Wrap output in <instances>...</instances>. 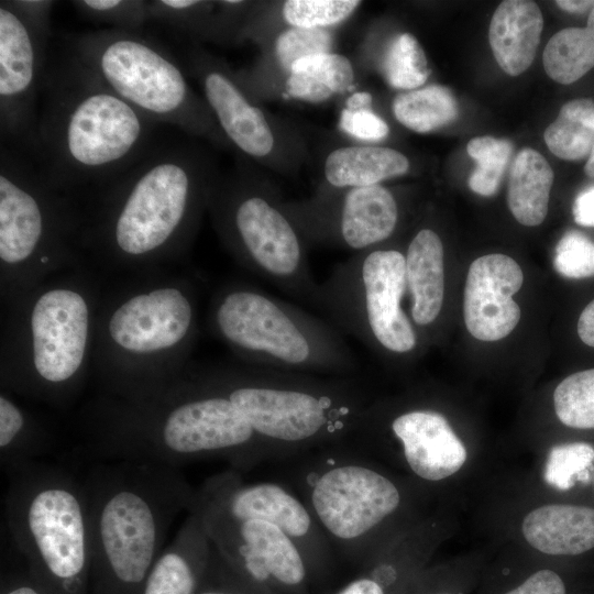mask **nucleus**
<instances>
[{"instance_id":"obj_1","label":"nucleus","mask_w":594,"mask_h":594,"mask_svg":"<svg viewBox=\"0 0 594 594\" xmlns=\"http://www.w3.org/2000/svg\"><path fill=\"white\" fill-rule=\"evenodd\" d=\"M211 186L197 153L162 135L133 166L81 200L88 263L131 275L178 262L193 243Z\"/></svg>"},{"instance_id":"obj_2","label":"nucleus","mask_w":594,"mask_h":594,"mask_svg":"<svg viewBox=\"0 0 594 594\" xmlns=\"http://www.w3.org/2000/svg\"><path fill=\"white\" fill-rule=\"evenodd\" d=\"M85 458L179 468L221 459L242 473L271 453L231 399L190 362L158 396L128 403L99 395L82 414Z\"/></svg>"},{"instance_id":"obj_3","label":"nucleus","mask_w":594,"mask_h":594,"mask_svg":"<svg viewBox=\"0 0 594 594\" xmlns=\"http://www.w3.org/2000/svg\"><path fill=\"white\" fill-rule=\"evenodd\" d=\"M162 127L109 89L63 41L50 52L31 161L53 188L81 201L140 161Z\"/></svg>"},{"instance_id":"obj_4","label":"nucleus","mask_w":594,"mask_h":594,"mask_svg":"<svg viewBox=\"0 0 594 594\" xmlns=\"http://www.w3.org/2000/svg\"><path fill=\"white\" fill-rule=\"evenodd\" d=\"M128 278L101 294L92 374L102 395L142 403L158 396L191 362L198 295L190 279L164 270Z\"/></svg>"},{"instance_id":"obj_5","label":"nucleus","mask_w":594,"mask_h":594,"mask_svg":"<svg viewBox=\"0 0 594 594\" xmlns=\"http://www.w3.org/2000/svg\"><path fill=\"white\" fill-rule=\"evenodd\" d=\"M89 268L54 275L1 302V389L58 408L80 395L92 374L102 294Z\"/></svg>"},{"instance_id":"obj_6","label":"nucleus","mask_w":594,"mask_h":594,"mask_svg":"<svg viewBox=\"0 0 594 594\" xmlns=\"http://www.w3.org/2000/svg\"><path fill=\"white\" fill-rule=\"evenodd\" d=\"M90 551L89 594H141L168 530L196 490L179 468L97 461L81 480Z\"/></svg>"},{"instance_id":"obj_7","label":"nucleus","mask_w":594,"mask_h":594,"mask_svg":"<svg viewBox=\"0 0 594 594\" xmlns=\"http://www.w3.org/2000/svg\"><path fill=\"white\" fill-rule=\"evenodd\" d=\"M200 367L243 414L271 458H294L352 441L369 406L355 377L241 363Z\"/></svg>"},{"instance_id":"obj_8","label":"nucleus","mask_w":594,"mask_h":594,"mask_svg":"<svg viewBox=\"0 0 594 594\" xmlns=\"http://www.w3.org/2000/svg\"><path fill=\"white\" fill-rule=\"evenodd\" d=\"M364 454L352 441L327 447L297 455L290 472L332 551L359 568L411 522L407 486Z\"/></svg>"},{"instance_id":"obj_9","label":"nucleus","mask_w":594,"mask_h":594,"mask_svg":"<svg viewBox=\"0 0 594 594\" xmlns=\"http://www.w3.org/2000/svg\"><path fill=\"white\" fill-rule=\"evenodd\" d=\"M81 202L53 188L25 155L0 146V299L89 266Z\"/></svg>"},{"instance_id":"obj_10","label":"nucleus","mask_w":594,"mask_h":594,"mask_svg":"<svg viewBox=\"0 0 594 594\" xmlns=\"http://www.w3.org/2000/svg\"><path fill=\"white\" fill-rule=\"evenodd\" d=\"M208 326L248 366L331 377H354L359 371L331 322L246 282H228L213 294Z\"/></svg>"},{"instance_id":"obj_11","label":"nucleus","mask_w":594,"mask_h":594,"mask_svg":"<svg viewBox=\"0 0 594 594\" xmlns=\"http://www.w3.org/2000/svg\"><path fill=\"white\" fill-rule=\"evenodd\" d=\"M4 520L45 594H89L90 551L81 480L36 461L9 476Z\"/></svg>"},{"instance_id":"obj_12","label":"nucleus","mask_w":594,"mask_h":594,"mask_svg":"<svg viewBox=\"0 0 594 594\" xmlns=\"http://www.w3.org/2000/svg\"><path fill=\"white\" fill-rule=\"evenodd\" d=\"M109 89L156 122L189 134L215 135L207 103L193 92L166 48L136 32L103 29L63 40Z\"/></svg>"},{"instance_id":"obj_13","label":"nucleus","mask_w":594,"mask_h":594,"mask_svg":"<svg viewBox=\"0 0 594 594\" xmlns=\"http://www.w3.org/2000/svg\"><path fill=\"white\" fill-rule=\"evenodd\" d=\"M406 294L405 254L376 248L337 264L319 284L317 309L338 330L370 349L394 358L413 354L418 333L403 309Z\"/></svg>"},{"instance_id":"obj_14","label":"nucleus","mask_w":594,"mask_h":594,"mask_svg":"<svg viewBox=\"0 0 594 594\" xmlns=\"http://www.w3.org/2000/svg\"><path fill=\"white\" fill-rule=\"evenodd\" d=\"M207 208L228 251L245 271L317 308L319 283L287 211L241 183L212 184Z\"/></svg>"},{"instance_id":"obj_15","label":"nucleus","mask_w":594,"mask_h":594,"mask_svg":"<svg viewBox=\"0 0 594 594\" xmlns=\"http://www.w3.org/2000/svg\"><path fill=\"white\" fill-rule=\"evenodd\" d=\"M54 1H0V136L30 160L37 146L42 82Z\"/></svg>"},{"instance_id":"obj_16","label":"nucleus","mask_w":594,"mask_h":594,"mask_svg":"<svg viewBox=\"0 0 594 594\" xmlns=\"http://www.w3.org/2000/svg\"><path fill=\"white\" fill-rule=\"evenodd\" d=\"M226 564L242 580L274 594H308L314 576L297 543L276 525L237 519L191 505Z\"/></svg>"},{"instance_id":"obj_17","label":"nucleus","mask_w":594,"mask_h":594,"mask_svg":"<svg viewBox=\"0 0 594 594\" xmlns=\"http://www.w3.org/2000/svg\"><path fill=\"white\" fill-rule=\"evenodd\" d=\"M241 474L230 468L210 476L196 490L191 505L231 518H257L276 525L301 549L314 579L326 575L333 551L306 503L287 485L246 484Z\"/></svg>"},{"instance_id":"obj_18","label":"nucleus","mask_w":594,"mask_h":594,"mask_svg":"<svg viewBox=\"0 0 594 594\" xmlns=\"http://www.w3.org/2000/svg\"><path fill=\"white\" fill-rule=\"evenodd\" d=\"M384 437L403 468L419 483H444L469 460L468 448L449 419L430 407L399 408L384 416L369 405L352 441Z\"/></svg>"},{"instance_id":"obj_19","label":"nucleus","mask_w":594,"mask_h":594,"mask_svg":"<svg viewBox=\"0 0 594 594\" xmlns=\"http://www.w3.org/2000/svg\"><path fill=\"white\" fill-rule=\"evenodd\" d=\"M287 213L311 239L338 243L356 254L391 238L399 219L395 196L380 184L349 188L332 205L315 202Z\"/></svg>"},{"instance_id":"obj_20","label":"nucleus","mask_w":594,"mask_h":594,"mask_svg":"<svg viewBox=\"0 0 594 594\" xmlns=\"http://www.w3.org/2000/svg\"><path fill=\"white\" fill-rule=\"evenodd\" d=\"M522 283L520 266L505 254L483 255L471 263L464 287L463 318L474 338L497 341L516 328L520 308L513 296Z\"/></svg>"},{"instance_id":"obj_21","label":"nucleus","mask_w":594,"mask_h":594,"mask_svg":"<svg viewBox=\"0 0 594 594\" xmlns=\"http://www.w3.org/2000/svg\"><path fill=\"white\" fill-rule=\"evenodd\" d=\"M206 103L222 132L243 153L266 156L274 146V136L262 110L252 105L227 72L195 54Z\"/></svg>"},{"instance_id":"obj_22","label":"nucleus","mask_w":594,"mask_h":594,"mask_svg":"<svg viewBox=\"0 0 594 594\" xmlns=\"http://www.w3.org/2000/svg\"><path fill=\"white\" fill-rule=\"evenodd\" d=\"M212 543L200 518L188 513L153 563L141 594H196L209 568Z\"/></svg>"},{"instance_id":"obj_23","label":"nucleus","mask_w":594,"mask_h":594,"mask_svg":"<svg viewBox=\"0 0 594 594\" xmlns=\"http://www.w3.org/2000/svg\"><path fill=\"white\" fill-rule=\"evenodd\" d=\"M519 534L539 553L582 554L594 548V508L566 503L537 505L522 515Z\"/></svg>"},{"instance_id":"obj_24","label":"nucleus","mask_w":594,"mask_h":594,"mask_svg":"<svg viewBox=\"0 0 594 594\" xmlns=\"http://www.w3.org/2000/svg\"><path fill=\"white\" fill-rule=\"evenodd\" d=\"M405 265L410 318L415 327H429L444 301V249L439 234L428 228L419 230L407 246Z\"/></svg>"},{"instance_id":"obj_25","label":"nucleus","mask_w":594,"mask_h":594,"mask_svg":"<svg viewBox=\"0 0 594 594\" xmlns=\"http://www.w3.org/2000/svg\"><path fill=\"white\" fill-rule=\"evenodd\" d=\"M543 29V16L534 1L505 0L491 19L488 42L498 66L517 76L529 68Z\"/></svg>"},{"instance_id":"obj_26","label":"nucleus","mask_w":594,"mask_h":594,"mask_svg":"<svg viewBox=\"0 0 594 594\" xmlns=\"http://www.w3.org/2000/svg\"><path fill=\"white\" fill-rule=\"evenodd\" d=\"M50 429L13 394L0 392V465L10 476L38 461L53 446Z\"/></svg>"},{"instance_id":"obj_27","label":"nucleus","mask_w":594,"mask_h":594,"mask_svg":"<svg viewBox=\"0 0 594 594\" xmlns=\"http://www.w3.org/2000/svg\"><path fill=\"white\" fill-rule=\"evenodd\" d=\"M408 169L409 161L403 153L382 146L339 147L324 163L326 179L337 188L378 185Z\"/></svg>"},{"instance_id":"obj_28","label":"nucleus","mask_w":594,"mask_h":594,"mask_svg":"<svg viewBox=\"0 0 594 594\" xmlns=\"http://www.w3.org/2000/svg\"><path fill=\"white\" fill-rule=\"evenodd\" d=\"M553 178L551 166L539 152L530 147L518 152L510 166L507 205L519 223L528 227L542 223Z\"/></svg>"},{"instance_id":"obj_29","label":"nucleus","mask_w":594,"mask_h":594,"mask_svg":"<svg viewBox=\"0 0 594 594\" xmlns=\"http://www.w3.org/2000/svg\"><path fill=\"white\" fill-rule=\"evenodd\" d=\"M547 75L563 85L573 84L594 68V8L584 28L557 32L543 51Z\"/></svg>"},{"instance_id":"obj_30","label":"nucleus","mask_w":594,"mask_h":594,"mask_svg":"<svg viewBox=\"0 0 594 594\" xmlns=\"http://www.w3.org/2000/svg\"><path fill=\"white\" fill-rule=\"evenodd\" d=\"M543 140L549 151L561 160L588 157L594 145V100L580 98L564 103L544 130Z\"/></svg>"},{"instance_id":"obj_31","label":"nucleus","mask_w":594,"mask_h":594,"mask_svg":"<svg viewBox=\"0 0 594 594\" xmlns=\"http://www.w3.org/2000/svg\"><path fill=\"white\" fill-rule=\"evenodd\" d=\"M392 109L398 122L418 133L442 128L458 117L454 95L441 85L402 92L394 98Z\"/></svg>"},{"instance_id":"obj_32","label":"nucleus","mask_w":594,"mask_h":594,"mask_svg":"<svg viewBox=\"0 0 594 594\" xmlns=\"http://www.w3.org/2000/svg\"><path fill=\"white\" fill-rule=\"evenodd\" d=\"M552 404L563 426L594 430V367L565 376L553 391Z\"/></svg>"},{"instance_id":"obj_33","label":"nucleus","mask_w":594,"mask_h":594,"mask_svg":"<svg viewBox=\"0 0 594 594\" xmlns=\"http://www.w3.org/2000/svg\"><path fill=\"white\" fill-rule=\"evenodd\" d=\"M382 72L389 86L404 90L420 87L430 74L421 45L407 32L397 35L387 46L382 59Z\"/></svg>"},{"instance_id":"obj_34","label":"nucleus","mask_w":594,"mask_h":594,"mask_svg":"<svg viewBox=\"0 0 594 594\" xmlns=\"http://www.w3.org/2000/svg\"><path fill=\"white\" fill-rule=\"evenodd\" d=\"M514 146L506 139L477 136L469 141L468 154L476 161L469 178L472 191L481 196L494 195L508 165Z\"/></svg>"},{"instance_id":"obj_35","label":"nucleus","mask_w":594,"mask_h":594,"mask_svg":"<svg viewBox=\"0 0 594 594\" xmlns=\"http://www.w3.org/2000/svg\"><path fill=\"white\" fill-rule=\"evenodd\" d=\"M594 463V447L586 442H568L553 447L546 461L543 477L548 485L568 491L578 482H587Z\"/></svg>"},{"instance_id":"obj_36","label":"nucleus","mask_w":594,"mask_h":594,"mask_svg":"<svg viewBox=\"0 0 594 594\" xmlns=\"http://www.w3.org/2000/svg\"><path fill=\"white\" fill-rule=\"evenodd\" d=\"M72 3L81 16L111 30L142 33L151 20L148 1L144 0H77Z\"/></svg>"},{"instance_id":"obj_37","label":"nucleus","mask_w":594,"mask_h":594,"mask_svg":"<svg viewBox=\"0 0 594 594\" xmlns=\"http://www.w3.org/2000/svg\"><path fill=\"white\" fill-rule=\"evenodd\" d=\"M360 4L356 0H288L283 16L294 28L322 29L342 22Z\"/></svg>"},{"instance_id":"obj_38","label":"nucleus","mask_w":594,"mask_h":594,"mask_svg":"<svg viewBox=\"0 0 594 594\" xmlns=\"http://www.w3.org/2000/svg\"><path fill=\"white\" fill-rule=\"evenodd\" d=\"M209 2L197 0H152V21L183 33H207L213 23L208 18Z\"/></svg>"},{"instance_id":"obj_39","label":"nucleus","mask_w":594,"mask_h":594,"mask_svg":"<svg viewBox=\"0 0 594 594\" xmlns=\"http://www.w3.org/2000/svg\"><path fill=\"white\" fill-rule=\"evenodd\" d=\"M289 73L305 75L332 94H342L353 87L354 70L351 62L331 52L300 58L293 64Z\"/></svg>"},{"instance_id":"obj_40","label":"nucleus","mask_w":594,"mask_h":594,"mask_svg":"<svg viewBox=\"0 0 594 594\" xmlns=\"http://www.w3.org/2000/svg\"><path fill=\"white\" fill-rule=\"evenodd\" d=\"M333 38L323 29L294 28L282 32L275 43V53L280 66L289 73L300 58L330 53Z\"/></svg>"},{"instance_id":"obj_41","label":"nucleus","mask_w":594,"mask_h":594,"mask_svg":"<svg viewBox=\"0 0 594 594\" xmlns=\"http://www.w3.org/2000/svg\"><path fill=\"white\" fill-rule=\"evenodd\" d=\"M553 265L566 278L594 277V242L582 232L568 231L556 246Z\"/></svg>"},{"instance_id":"obj_42","label":"nucleus","mask_w":594,"mask_h":594,"mask_svg":"<svg viewBox=\"0 0 594 594\" xmlns=\"http://www.w3.org/2000/svg\"><path fill=\"white\" fill-rule=\"evenodd\" d=\"M196 594H274L238 576L212 546L207 574Z\"/></svg>"},{"instance_id":"obj_43","label":"nucleus","mask_w":594,"mask_h":594,"mask_svg":"<svg viewBox=\"0 0 594 594\" xmlns=\"http://www.w3.org/2000/svg\"><path fill=\"white\" fill-rule=\"evenodd\" d=\"M339 125L349 135L363 141H381L389 132L387 123L371 109H343Z\"/></svg>"},{"instance_id":"obj_44","label":"nucleus","mask_w":594,"mask_h":594,"mask_svg":"<svg viewBox=\"0 0 594 594\" xmlns=\"http://www.w3.org/2000/svg\"><path fill=\"white\" fill-rule=\"evenodd\" d=\"M504 594H566V588L562 578L557 572L541 569Z\"/></svg>"},{"instance_id":"obj_45","label":"nucleus","mask_w":594,"mask_h":594,"mask_svg":"<svg viewBox=\"0 0 594 594\" xmlns=\"http://www.w3.org/2000/svg\"><path fill=\"white\" fill-rule=\"evenodd\" d=\"M0 594H45L30 572L2 575Z\"/></svg>"},{"instance_id":"obj_46","label":"nucleus","mask_w":594,"mask_h":594,"mask_svg":"<svg viewBox=\"0 0 594 594\" xmlns=\"http://www.w3.org/2000/svg\"><path fill=\"white\" fill-rule=\"evenodd\" d=\"M572 215L578 224L594 228V186L579 193L572 206Z\"/></svg>"},{"instance_id":"obj_47","label":"nucleus","mask_w":594,"mask_h":594,"mask_svg":"<svg viewBox=\"0 0 594 594\" xmlns=\"http://www.w3.org/2000/svg\"><path fill=\"white\" fill-rule=\"evenodd\" d=\"M575 332L584 346L594 349V297L579 312Z\"/></svg>"},{"instance_id":"obj_48","label":"nucleus","mask_w":594,"mask_h":594,"mask_svg":"<svg viewBox=\"0 0 594 594\" xmlns=\"http://www.w3.org/2000/svg\"><path fill=\"white\" fill-rule=\"evenodd\" d=\"M334 594H387V592L380 581L362 572Z\"/></svg>"},{"instance_id":"obj_49","label":"nucleus","mask_w":594,"mask_h":594,"mask_svg":"<svg viewBox=\"0 0 594 594\" xmlns=\"http://www.w3.org/2000/svg\"><path fill=\"white\" fill-rule=\"evenodd\" d=\"M556 4L570 13H583L591 12L594 8V0H558Z\"/></svg>"},{"instance_id":"obj_50","label":"nucleus","mask_w":594,"mask_h":594,"mask_svg":"<svg viewBox=\"0 0 594 594\" xmlns=\"http://www.w3.org/2000/svg\"><path fill=\"white\" fill-rule=\"evenodd\" d=\"M372 96L366 91H359L351 95L346 100V109L359 110L370 109Z\"/></svg>"},{"instance_id":"obj_51","label":"nucleus","mask_w":594,"mask_h":594,"mask_svg":"<svg viewBox=\"0 0 594 594\" xmlns=\"http://www.w3.org/2000/svg\"><path fill=\"white\" fill-rule=\"evenodd\" d=\"M584 173L587 177L594 178V145L585 163Z\"/></svg>"},{"instance_id":"obj_52","label":"nucleus","mask_w":594,"mask_h":594,"mask_svg":"<svg viewBox=\"0 0 594 594\" xmlns=\"http://www.w3.org/2000/svg\"><path fill=\"white\" fill-rule=\"evenodd\" d=\"M430 594H452V593H449V592H435V593H430Z\"/></svg>"}]
</instances>
